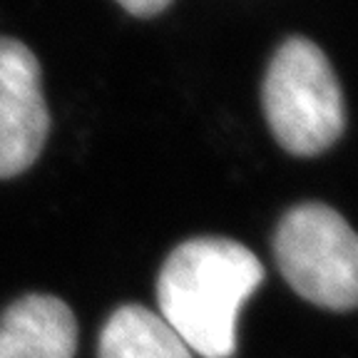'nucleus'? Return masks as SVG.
Here are the masks:
<instances>
[{
	"label": "nucleus",
	"mask_w": 358,
	"mask_h": 358,
	"mask_svg": "<svg viewBox=\"0 0 358 358\" xmlns=\"http://www.w3.org/2000/svg\"><path fill=\"white\" fill-rule=\"evenodd\" d=\"M264 284V266L244 244L196 236L179 244L157 276L159 316L201 358L236 353V319Z\"/></svg>",
	"instance_id": "f257e3e1"
},
{
	"label": "nucleus",
	"mask_w": 358,
	"mask_h": 358,
	"mask_svg": "<svg viewBox=\"0 0 358 358\" xmlns=\"http://www.w3.org/2000/svg\"><path fill=\"white\" fill-rule=\"evenodd\" d=\"M50 132L43 70L28 45L0 38V179L35 164Z\"/></svg>",
	"instance_id": "20e7f679"
},
{
	"label": "nucleus",
	"mask_w": 358,
	"mask_h": 358,
	"mask_svg": "<svg viewBox=\"0 0 358 358\" xmlns=\"http://www.w3.org/2000/svg\"><path fill=\"white\" fill-rule=\"evenodd\" d=\"M73 308L50 294H28L0 316V358H75Z\"/></svg>",
	"instance_id": "39448f33"
},
{
	"label": "nucleus",
	"mask_w": 358,
	"mask_h": 358,
	"mask_svg": "<svg viewBox=\"0 0 358 358\" xmlns=\"http://www.w3.org/2000/svg\"><path fill=\"white\" fill-rule=\"evenodd\" d=\"M120 6L134 17H152L159 15L172 0H117Z\"/></svg>",
	"instance_id": "0eeeda50"
},
{
	"label": "nucleus",
	"mask_w": 358,
	"mask_h": 358,
	"mask_svg": "<svg viewBox=\"0 0 358 358\" xmlns=\"http://www.w3.org/2000/svg\"><path fill=\"white\" fill-rule=\"evenodd\" d=\"M274 259L286 284L329 311L358 306V234L336 209L306 201L276 227Z\"/></svg>",
	"instance_id": "7ed1b4c3"
},
{
	"label": "nucleus",
	"mask_w": 358,
	"mask_h": 358,
	"mask_svg": "<svg viewBox=\"0 0 358 358\" xmlns=\"http://www.w3.org/2000/svg\"><path fill=\"white\" fill-rule=\"evenodd\" d=\"M100 358H194L179 334L159 316L137 303L112 311L97 343Z\"/></svg>",
	"instance_id": "423d86ee"
},
{
	"label": "nucleus",
	"mask_w": 358,
	"mask_h": 358,
	"mask_svg": "<svg viewBox=\"0 0 358 358\" xmlns=\"http://www.w3.org/2000/svg\"><path fill=\"white\" fill-rule=\"evenodd\" d=\"M264 115L289 155L316 157L346 127L343 92L326 52L308 38H289L268 62L262 87Z\"/></svg>",
	"instance_id": "f03ea898"
}]
</instances>
